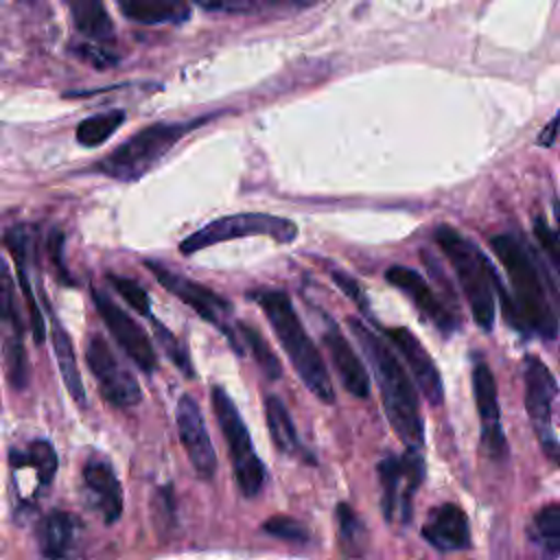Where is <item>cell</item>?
<instances>
[{"label":"cell","instance_id":"cell-1","mask_svg":"<svg viewBox=\"0 0 560 560\" xmlns=\"http://www.w3.org/2000/svg\"><path fill=\"white\" fill-rule=\"evenodd\" d=\"M490 245L508 273V287L497 278V293L501 295L499 302L505 322L525 337L545 341L556 339L558 315L532 249L512 234L492 236Z\"/></svg>","mask_w":560,"mask_h":560},{"label":"cell","instance_id":"cell-2","mask_svg":"<svg viewBox=\"0 0 560 560\" xmlns=\"http://www.w3.org/2000/svg\"><path fill=\"white\" fill-rule=\"evenodd\" d=\"M346 324L354 339L359 341L376 376L389 427L405 446L420 448L424 442V424L420 416L418 394L411 385L407 370L400 365L394 350L376 332H372L359 317H348Z\"/></svg>","mask_w":560,"mask_h":560},{"label":"cell","instance_id":"cell-3","mask_svg":"<svg viewBox=\"0 0 560 560\" xmlns=\"http://www.w3.org/2000/svg\"><path fill=\"white\" fill-rule=\"evenodd\" d=\"M249 300H254L267 315V322L271 324L280 346L284 348L293 370L298 372L306 389L322 402L332 405L335 389H332L330 374L326 370V363L317 346L304 330L291 298L280 289H258L249 293Z\"/></svg>","mask_w":560,"mask_h":560},{"label":"cell","instance_id":"cell-4","mask_svg":"<svg viewBox=\"0 0 560 560\" xmlns=\"http://www.w3.org/2000/svg\"><path fill=\"white\" fill-rule=\"evenodd\" d=\"M433 241L451 260L475 324L490 332L497 315V269L470 238L462 236L451 225H438Z\"/></svg>","mask_w":560,"mask_h":560},{"label":"cell","instance_id":"cell-5","mask_svg":"<svg viewBox=\"0 0 560 560\" xmlns=\"http://www.w3.org/2000/svg\"><path fill=\"white\" fill-rule=\"evenodd\" d=\"M203 120L206 118L188 122H153L133 133L127 142L118 144L94 168L120 182L140 179L158 164L160 158H164L190 129H195Z\"/></svg>","mask_w":560,"mask_h":560},{"label":"cell","instance_id":"cell-6","mask_svg":"<svg viewBox=\"0 0 560 560\" xmlns=\"http://www.w3.org/2000/svg\"><path fill=\"white\" fill-rule=\"evenodd\" d=\"M210 398H212V409H214L219 429H221L228 451H230V462H232L236 486L243 497L252 499L262 490V486L267 481L265 464L256 455V451L252 446L249 431H247L236 405L228 396V392L223 387L214 385L210 392Z\"/></svg>","mask_w":560,"mask_h":560},{"label":"cell","instance_id":"cell-7","mask_svg":"<svg viewBox=\"0 0 560 560\" xmlns=\"http://www.w3.org/2000/svg\"><path fill=\"white\" fill-rule=\"evenodd\" d=\"M243 236H269L276 243H293L298 236V228L293 221L267 214V212H238L228 214L217 221L206 223L190 236H186L179 245L182 254H195L199 249H206L210 245L243 238Z\"/></svg>","mask_w":560,"mask_h":560},{"label":"cell","instance_id":"cell-8","mask_svg":"<svg viewBox=\"0 0 560 560\" xmlns=\"http://www.w3.org/2000/svg\"><path fill=\"white\" fill-rule=\"evenodd\" d=\"M378 481L383 488L381 508L385 521L409 523L413 516V497L424 481V457L416 446H407L400 457H383L376 464Z\"/></svg>","mask_w":560,"mask_h":560},{"label":"cell","instance_id":"cell-9","mask_svg":"<svg viewBox=\"0 0 560 560\" xmlns=\"http://www.w3.org/2000/svg\"><path fill=\"white\" fill-rule=\"evenodd\" d=\"M144 267L155 276V280L168 293H173L177 300H182L186 306H190L201 319H206L212 326H217L230 339V343H232V348L236 352H243L238 341L234 339L232 328L228 326V317L232 315V304L228 300H223L212 289H208V287H203V284L186 278V276L166 269L164 265H160L155 260H144Z\"/></svg>","mask_w":560,"mask_h":560},{"label":"cell","instance_id":"cell-10","mask_svg":"<svg viewBox=\"0 0 560 560\" xmlns=\"http://www.w3.org/2000/svg\"><path fill=\"white\" fill-rule=\"evenodd\" d=\"M523 383H525V409L538 433L540 446L545 453L560 464V442L551 431V411L558 394V385L545 361L538 357H527L523 363Z\"/></svg>","mask_w":560,"mask_h":560},{"label":"cell","instance_id":"cell-11","mask_svg":"<svg viewBox=\"0 0 560 560\" xmlns=\"http://www.w3.org/2000/svg\"><path fill=\"white\" fill-rule=\"evenodd\" d=\"M85 361L98 383L101 396L120 409L133 407L142 400V389L136 376L118 363L112 348L101 335H92L85 348Z\"/></svg>","mask_w":560,"mask_h":560},{"label":"cell","instance_id":"cell-12","mask_svg":"<svg viewBox=\"0 0 560 560\" xmlns=\"http://www.w3.org/2000/svg\"><path fill=\"white\" fill-rule=\"evenodd\" d=\"M92 300L101 319L105 322L112 337L116 339V343L127 352V357L144 374H151L158 365V354L147 330L127 311H122L116 302H112L103 291L92 289Z\"/></svg>","mask_w":560,"mask_h":560},{"label":"cell","instance_id":"cell-13","mask_svg":"<svg viewBox=\"0 0 560 560\" xmlns=\"http://www.w3.org/2000/svg\"><path fill=\"white\" fill-rule=\"evenodd\" d=\"M175 420H177V433L179 442L195 468V472L201 479H212L217 470V455L214 446L210 442V433L206 429L203 413L192 396L184 394L175 407Z\"/></svg>","mask_w":560,"mask_h":560},{"label":"cell","instance_id":"cell-14","mask_svg":"<svg viewBox=\"0 0 560 560\" xmlns=\"http://www.w3.org/2000/svg\"><path fill=\"white\" fill-rule=\"evenodd\" d=\"M385 280L400 289L418 308V313L429 319L442 335H451L457 330L459 319L455 315V311H451L440 298L438 293L431 289V284L413 269L402 267V265H394L385 271Z\"/></svg>","mask_w":560,"mask_h":560},{"label":"cell","instance_id":"cell-15","mask_svg":"<svg viewBox=\"0 0 560 560\" xmlns=\"http://www.w3.org/2000/svg\"><path fill=\"white\" fill-rule=\"evenodd\" d=\"M472 394L481 424V448L488 453V457L503 459L508 455V442L501 427L497 383L490 368L483 361L475 363L472 368Z\"/></svg>","mask_w":560,"mask_h":560},{"label":"cell","instance_id":"cell-16","mask_svg":"<svg viewBox=\"0 0 560 560\" xmlns=\"http://www.w3.org/2000/svg\"><path fill=\"white\" fill-rule=\"evenodd\" d=\"M385 337L389 339V343L396 348V352L405 359L407 368L411 370V376L420 389V394L433 405L438 407L444 400V385H442V376L440 370L435 365V361L431 359V354L427 352V348L420 343V339L405 326H396V328H383Z\"/></svg>","mask_w":560,"mask_h":560},{"label":"cell","instance_id":"cell-17","mask_svg":"<svg viewBox=\"0 0 560 560\" xmlns=\"http://www.w3.org/2000/svg\"><path fill=\"white\" fill-rule=\"evenodd\" d=\"M322 319L326 322V330L322 332V341H324V346L330 354V361H332V365H335V370L341 378V385L346 387L348 394H352L357 398H368L370 396L368 370L363 368L361 359L357 357L354 348L343 337L339 326L326 313H322Z\"/></svg>","mask_w":560,"mask_h":560},{"label":"cell","instance_id":"cell-18","mask_svg":"<svg viewBox=\"0 0 560 560\" xmlns=\"http://www.w3.org/2000/svg\"><path fill=\"white\" fill-rule=\"evenodd\" d=\"M422 536L429 545L440 551H462L470 547L468 516L457 503L438 505L427 523L422 525Z\"/></svg>","mask_w":560,"mask_h":560},{"label":"cell","instance_id":"cell-19","mask_svg":"<svg viewBox=\"0 0 560 560\" xmlns=\"http://www.w3.org/2000/svg\"><path fill=\"white\" fill-rule=\"evenodd\" d=\"M83 481L101 518L107 525L116 523L122 514V488L114 468L103 459H90L83 466Z\"/></svg>","mask_w":560,"mask_h":560},{"label":"cell","instance_id":"cell-20","mask_svg":"<svg viewBox=\"0 0 560 560\" xmlns=\"http://www.w3.org/2000/svg\"><path fill=\"white\" fill-rule=\"evenodd\" d=\"M120 13L140 24H182L190 18L186 0H118Z\"/></svg>","mask_w":560,"mask_h":560},{"label":"cell","instance_id":"cell-21","mask_svg":"<svg viewBox=\"0 0 560 560\" xmlns=\"http://www.w3.org/2000/svg\"><path fill=\"white\" fill-rule=\"evenodd\" d=\"M7 245L15 258V267H18V282H20V289L24 293V302H26V308H28V319H31V328H33V337L37 343H44L46 339V322H44V315L35 302V293L31 289V280H28V273H26V236H24V230L22 228H13L9 234H7Z\"/></svg>","mask_w":560,"mask_h":560},{"label":"cell","instance_id":"cell-22","mask_svg":"<svg viewBox=\"0 0 560 560\" xmlns=\"http://www.w3.org/2000/svg\"><path fill=\"white\" fill-rule=\"evenodd\" d=\"M79 521L68 512H52L42 521L39 547L46 558H66L77 542Z\"/></svg>","mask_w":560,"mask_h":560},{"label":"cell","instance_id":"cell-23","mask_svg":"<svg viewBox=\"0 0 560 560\" xmlns=\"http://www.w3.org/2000/svg\"><path fill=\"white\" fill-rule=\"evenodd\" d=\"M50 341H52V352H55V361L59 368V374L63 378V385L68 389V394L83 405L85 402V389H83V381L79 374V365H77V357H74V348H72V339L66 332V328L52 319V330H50Z\"/></svg>","mask_w":560,"mask_h":560},{"label":"cell","instance_id":"cell-24","mask_svg":"<svg viewBox=\"0 0 560 560\" xmlns=\"http://www.w3.org/2000/svg\"><path fill=\"white\" fill-rule=\"evenodd\" d=\"M70 15L74 28L94 42H112L114 39V22L103 4V0H72Z\"/></svg>","mask_w":560,"mask_h":560},{"label":"cell","instance_id":"cell-25","mask_svg":"<svg viewBox=\"0 0 560 560\" xmlns=\"http://www.w3.org/2000/svg\"><path fill=\"white\" fill-rule=\"evenodd\" d=\"M265 416H267V427H269V433H271V440H273L276 448L284 455L300 453L302 446H300L295 424H293L284 402L278 396L269 394L265 398Z\"/></svg>","mask_w":560,"mask_h":560},{"label":"cell","instance_id":"cell-26","mask_svg":"<svg viewBox=\"0 0 560 560\" xmlns=\"http://www.w3.org/2000/svg\"><path fill=\"white\" fill-rule=\"evenodd\" d=\"M527 536L547 556L560 553V501L542 505L529 523Z\"/></svg>","mask_w":560,"mask_h":560},{"label":"cell","instance_id":"cell-27","mask_svg":"<svg viewBox=\"0 0 560 560\" xmlns=\"http://www.w3.org/2000/svg\"><path fill=\"white\" fill-rule=\"evenodd\" d=\"M13 466H33L42 486H48L57 472V453L50 442L35 440L26 451H11Z\"/></svg>","mask_w":560,"mask_h":560},{"label":"cell","instance_id":"cell-28","mask_svg":"<svg viewBox=\"0 0 560 560\" xmlns=\"http://www.w3.org/2000/svg\"><path fill=\"white\" fill-rule=\"evenodd\" d=\"M122 120H125L122 109H109V112L90 116L77 125V131H74L77 142L81 147H98L122 125Z\"/></svg>","mask_w":560,"mask_h":560},{"label":"cell","instance_id":"cell-29","mask_svg":"<svg viewBox=\"0 0 560 560\" xmlns=\"http://www.w3.org/2000/svg\"><path fill=\"white\" fill-rule=\"evenodd\" d=\"M236 328L241 330L243 341H245V343H247V348L252 350V357H254L256 365L260 368V372H262L269 381L280 378V374H282V365H280L278 357L271 352V348H269V343L265 341V337H262L256 328H252L249 324H245V322H238V324H236Z\"/></svg>","mask_w":560,"mask_h":560},{"label":"cell","instance_id":"cell-30","mask_svg":"<svg viewBox=\"0 0 560 560\" xmlns=\"http://www.w3.org/2000/svg\"><path fill=\"white\" fill-rule=\"evenodd\" d=\"M0 319L11 324L13 335H22V319H20V308L15 304V282L11 278V271L0 256Z\"/></svg>","mask_w":560,"mask_h":560},{"label":"cell","instance_id":"cell-31","mask_svg":"<svg viewBox=\"0 0 560 560\" xmlns=\"http://www.w3.org/2000/svg\"><path fill=\"white\" fill-rule=\"evenodd\" d=\"M337 525L343 549L348 553H361V547L365 545V529L348 503L337 505Z\"/></svg>","mask_w":560,"mask_h":560},{"label":"cell","instance_id":"cell-32","mask_svg":"<svg viewBox=\"0 0 560 560\" xmlns=\"http://www.w3.org/2000/svg\"><path fill=\"white\" fill-rule=\"evenodd\" d=\"M151 322H153V330H155L158 346L164 350V354L171 359V363H173L175 368H179L186 376H192L195 372H192V365H190V357H188L186 348L182 346V341H179L162 322H158V319H153V317H151Z\"/></svg>","mask_w":560,"mask_h":560},{"label":"cell","instance_id":"cell-33","mask_svg":"<svg viewBox=\"0 0 560 560\" xmlns=\"http://www.w3.org/2000/svg\"><path fill=\"white\" fill-rule=\"evenodd\" d=\"M107 278H109L112 287L127 300V304H129L133 311H138V313H140L142 317H147V319L153 317V313H151V300H149L147 291H144L138 282H133L131 278L116 276V273H107Z\"/></svg>","mask_w":560,"mask_h":560},{"label":"cell","instance_id":"cell-34","mask_svg":"<svg viewBox=\"0 0 560 560\" xmlns=\"http://www.w3.org/2000/svg\"><path fill=\"white\" fill-rule=\"evenodd\" d=\"M262 532L273 536V538H280V540H287V542H306L308 540V529L306 525H302L298 518L293 516H284V514H278V516H271L262 523Z\"/></svg>","mask_w":560,"mask_h":560},{"label":"cell","instance_id":"cell-35","mask_svg":"<svg viewBox=\"0 0 560 560\" xmlns=\"http://www.w3.org/2000/svg\"><path fill=\"white\" fill-rule=\"evenodd\" d=\"M534 236L540 243V249L545 252L553 273L560 280V236L553 232V228L547 223L545 217H536L534 219Z\"/></svg>","mask_w":560,"mask_h":560},{"label":"cell","instance_id":"cell-36","mask_svg":"<svg viewBox=\"0 0 560 560\" xmlns=\"http://www.w3.org/2000/svg\"><path fill=\"white\" fill-rule=\"evenodd\" d=\"M4 359H7V374L13 383V387L24 389L26 381H28V368H26V352H24V346H22L20 337L7 341Z\"/></svg>","mask_w":560,"mask_h":560},{"label":"cell","instance_id":"cell-37","mask_svg":"<svg viewBox=\"0 0 560 560\" xmlns=\"http://www.w3.org/2000/svg\"><path fill=\"white\" fill-rule=\"evenodd\" d=\"M330 278H332V282L359 306V311L363 313V315H372V311H370V302H368V298H365V291L361 289V284H359V280H354L352 276H348L346 271H339V269H332L330 271Z\"/></svg>","mask_w":560,"mask_h":560},{"label":"cell","instance_id":"cell-38","mask_svg":"<svg viewBox=\"0 0 560 560\" xmlns=\"http://www.w3.org/2000/svg\"><path fill=\"white\" fill-rule=\"evenodd\" d=\"M77 57H81L83 61L92 63L94 68H109L118 61L116 55L107 52L103 46H96V44H77L70 48Z\"/></svg>","mask_w":560,"mask_h":560},{"label":"cell","instance_id":"cell-39","mask_svg":"<svg viewBox=\"0 0 560 560\" xmlns=\"http://www.w3.org/2000/svg\"><path fill=\"white\" fill-rule=\"evenodd\" d=\"M195 2L208 11H225V9H234L243 0H195Z\"/></svg>","mask_w":560,"mask_h":560},{"label":"cell","instance_id":"cell-40","mask_svg":"<svg viewBox=\"0 0 560 560\" xmlns=\"http://www.w3.org/2000/svg\"><path fill=\"white\" fill-rule=\"evenodd\" d=\"M558 129H560V114H558V116L553 118V122H549V125H547V129L540 133V144L549 147V144L553 142V138H556Z\"/></svg>","mask_w":560,"mask_h":560},{"label":"cell","instance_id":"cell-41","mask_svg":"<svg viewBox=\"0 0 560 560\" xmlns=\"http://www.w3.org/2000/svg\"><path fill=\"white\" fill-rule=\"evenodd\" d=\"M556 210H553V214H556V221H558V230H560V203L556 201V206H553Z\"/></svg>","mask_w":560,"mask_h":560},{"label":"cell","instance_id":"cell-42","mask_svg":"<svg viewBox=\"0 0 560 560\" xmlns=\"http://www.w3.org/2000/svg\"><path fill=\"white\" fill-rule=\"evenodd\" d=\"M269 2H289V0H269Z\"/></svg>","mask_w":560,"mask_h":560}]
</instances>
